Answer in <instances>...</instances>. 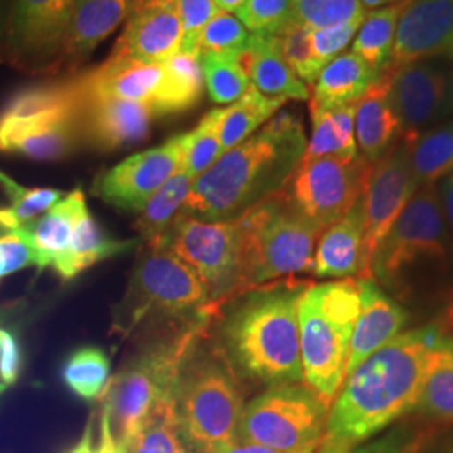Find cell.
<instances>
[{
    "label": "cell",
    "mask_w": 453,
    "mask_h": 453,
    "mask_svg": "<svg viewBox=\"0 0 453 453\" xmlns=\"http://www.w3.org/2000/svg\"><path fill=\"white\" fill-rule=\"evenodd\" d=\"M294 0H245L237 19L250 34H279L291 22Z\"/></svg>",
    "instance_id": "cell-44"
},
{
    "label": "cell",
    "mask_w": 453,
    "mask_h": 453,
    "mask_svg": "<svg viewBox=\"0 0 453 453\" xmlns=\"http://www.w3.org/2000/svg\"><path fill=\"white\" fill-rule=\"evenodd\" d=\"M250 33L245 29L242 22L230 12L219 11L211 17V22L202 29L196 41V52L241 58L249 46Z\"/></svg>",
    "instance_id": "cell-42"
},
{
    "label": "cell",
    "mask_w": 453,
    "mask_h": 453,
    "mask_svg": "<svg viewBox=\"0 0 453 453\" xmlns=\"http://www.w3.org/2000/svg\"><path fill=\"white\" fill-rule=\"evenodd\" d=\"M306 145L301 119L277 114L195 180L181 213L207 222L239 219L288 187Z\"/></svg>",
    "instance_id": "cell-3"
},
{
    "label": "cell",
    "mask_w": 453,
    "mask_h": 453,
    "mask_svg": "<svg viewBox=\"0 0 453 453\" xmlns=\"http://www.w3.org/2000/svg\"><path fill=\"white\" fill-rule=\"evenodd\" d=\"M405 142H398L378 162L370 163L361 195L365 220V267L370 279L376 249L418 190Z\"/></svg>",
    "instance_id": "cell-15"
},
{
    "label": "cell",
    "mask_w": 453,
    "mask_h": 453,
    "mask_svg": "<svg viewBox=\"0 0 453 453\" xmlns=\"http://www.w3.org/2000/svg\"><path fill=\"white\" fill-rule=\"evenodd\" d=\"M445 341L437 327L403 331L348 372L314 453H353L411 413Z\"/></svg>",
    "instance_id": "cell-1"
},
{
    "label": "cell",
    "mask_w": 453,
    "mask_h": 453,
    "mask_svg": "<svg viewBox=\"0 0 453 453\" xmlns=\"http://www.w3.org/2000/svg\"><path fill=\"white\" fill-rule=\"evenodd\" d=\"M368 9L359 0H294V22L308 29H323L344 22L365 20Z\"/></svg>",
    "instance_id": "cell-43"
},
{
    "label": "cell",
    "mask_w": 453,
    "mask_h": 453,
    "mask_svg": "<svg viewBox=\"0 0 453 453\" xmlns=\"http://www.w3.org/2000/svg\"><path fill=\"white\" fill-rule=\"evenodd\" d=\"M7 388H9V387L0 380V400H2V396H4V393L7 391Z\"/></svg>",
    "instance_id": "cell-57"
},
{
    "label": "cell",
    "mask_w": 453,
    "mask_h": 453,
    "mask_svg": "<svg viewBox=\"0 0 453 453\" xmlns=\"http://www.w3.org/2000/svg\"><path fill=\"white\" fill-rule=\"evenodd\" d=\"M453 48V0H411L400 17L385 69L445 58Z\"/></svg>",
    "instance_id": "cell-19"
},
{
    "label": "cell",
    "mask_w": 453,
    "mask_h": 453,
    "mask_svg": "<svg viewBox=\"0 0 453 453\" xmlns=\"http://www.w3.org/2000/svg\"><path fill=\"white\" fill-rule=\"evenodd\" d=\"M357 104L353 103L338 108L309 106L311 138L303 160L321 157L355 158L359 155L355 136Z\"/></svg>",
    "instance_id": "cell-30"
},
{
    "label": "cell",
    "mask_w": 453,
    "mask_h": 453,
    "mask_svg": "<svg viewBox=\"0 0 453 453\" xmlns=\"http://www.w3.org/2000/svg\"><path fill=\"white\" fill-rule=\"evenodd\" d=\"M357 280L361 292V311L351 340L346 374L353 372L380 348L388 344L389 341L402 334L410 321L408 311L380 284H376L372 279L357 277Z\"/></svg>",
    "instance_id": "cell-21"
},
{
    "label": "cell",
    "mask_w": 453,
    "mask_h": 453,
    "mask_svg": "<svg viewBox=\"0 0 453 453\" xmlns=\"http://www.w3.org/2000/svg\"><path fill=\"white\" fill-rule=\"evenodd\" d=\"M368 11L370 9H381V7H387V5H391V4H396V2H402V0H359Z\"/></svg>",
    "instance_id": "cell-56"
},
{
    "label": "cell",
    "mask_w": 453,
    "mask_h": 453,
    "mask_svg": "<svg viewBox=\"0 0 453 453\" xmlns=\"http://www.w3.org/2000/svg\"><path fill=\"white\" fill-rule=\"evenodd\" d=\"M423 417L453 423V340L447 338L415 406Z\"/></svg>",
    "instance_id": "cell-38"
},
{
    "label": "cell",
    "mask_w": 453,
    "mask_h": 453,
    "mask_svg": "<svg viewBox=\"0 0 453 453\" xmlns=\"http://www.w3.org/2000/svg\"><path fill=\"white\" fill-rule=\"evenodd\" d=\"M173 398L188 450L211 453L239 435L245 408L242 381L211 340V331L185 357Z\"/></svg>",
    "instance_id": "cell-5"
},
{
    "label": "cell",
    "mask_w": 453,
    "mask_h": 453,
    "mask_svg": "<svg viewBox=\"0 0 453 453\" xmlns=\"http://www.w3.org/2000/svg\"><path fill=\"white\" fill-rule=\"evenodd\" d=\"M286 104L284 99L260 95L254 86L232 106L224 108L220 140L224 153L241 145L249 136L259 131Z\"/></svg>",
    "instance_id": "cell-35"
},
{
    "label": "cell",
    "mask_w": 453,
    "mask_h": 453,
    "mask_svg": "<svg viewBox=\"0 0 453 453\" xmlns=\"http://www.w3.org/2000/svg\"><path fill=\"white\" fill-rule=\"evenodd\" d=\"M449 264L447 217L437 185L420 187L374 252L370 279L396 297L411 296Z\"/></svg>",
    "instance_id": "cell-10"
},
{
    "label": "cell",
    "mask_w": 453,
    "mask_h": 453,
    "mask_svg": "<svg viewBox=\"0 0 453 453\" xmlns=\"http://www.w3.org/2000/svg\"><path fill=\"white\" fill-rule=\"evenodd\" d=\"M417 440L413 432L395 426L388 434L378 435L365 445L357 447L353 453H413Z\"/></svg>",
    "instance_id": "cell-50"
},
{
    "label": "cell",
    "mask_w": 453,
    "mask_h": 453,
    "mask_svg": "<svg viewBox=\"0 0 453 453\" xmlns=\"http://www.w3.org/2000/svg\"><path fill=\"white\" fill-rule=\"evenodd\" d=\"M125 453H188L180 432L175 398L160 406L127 445Z\"/></svg>",
    "instance_id": "cell-39"
},
{
    "label": "cell",
    "mask_w": 453,
    "mask_h": 453,
    "mask_svg": "<svg viewBox=\"0 0 453 453\" xmlns=\"http://www.w3.org/2000/svg\"><path fill=\"white\" fill-rule=\"evenodd\" d=\"M82 93L143 103L148 106L163 80V63L110 56L95 69L74 74Z\"/></svg>",
    "instance_id": "cell-23"
},
{
    "label": "cell",
    "mask_w": 453,
    "mask_h": 453,
    "mask_svg": "<svg viewBox=\"0 0 453 453\" xmlns=\"http://www.w3.org/2000/svg\"><path fill=\"white\" fill-rule=\"evenodd\" d=\"M284 59L291 65L297 78L311 86L318 78L319 71L314 65L311 50V29L297 22H291L286 29L275 34Z\"/></svg>",
    "instance_id": "cell-45"
},
{
    "label": "cell",
    "mask_w": 453,
    "mask_h": 453,
    "mask_svg": "<svg viewBox=\"0 0 453 453\" xmlns=\"http://www.w3.org/2000/svg\"><path fill=\"white\" fill-rule=\"evenodd\" d=\"M188 133L134 153L97 177L93 194L119 211H140L165 181L185 168Z\"/></svg>",
    "instance_id": "cell-16"
},
{
    "label": "cell",
    "mask_w": 453,
    "mask_h": 453,
    "mask_svg": "<svg viewBox=\"0 0 453 453\" xmlns=\"http://www.w3.org/2000/svg\"><path fill=\"white\" fill-rule=\"evenodd\" d=\"M20 346L16 334L0 324V380L12 387L20 372Z\"/></svg>",
    "instance_id": "cell-51"
},
{
    "label": "cell",
    "mask_w": 453,
    "mask_h": 453,
    "mask_svg": "<svg viewBox=\"0 0 453 453\" xmlns=\"http://www.w3.org/2000/svg\"><path fill=\"white\" fill-rule=\"evenodd\" d=\"M33 265L37 267V256L26 237L17 232L0 235V279Z\"/></svg>",
    "instance_id": "cell-48"
},
{
    "label": "cell",
    "mask_w": 453,
    "mask_h": 453,
    "mask_svg": "<svg viewBox=\"0 0 453 453\" xmlns=\"http://www.w3.org/2000/svg\"><path fill=\"white\" fill-rule=\"evenodd\" d=\"M245 0H213L215 7L222 12H237V9L242 5Z\"/></svg>",
    "instance_id": "cell-55"
},
{
    "label": "cell",
    "mask_w": 453,
    "mask_h": 453,
    "mask_svg": "<svg viewBox=\"0 0 453 453\" xmlns=\"http://www.w3.org/2000/svg\"><path fill=\"white\" fill-rule=\"evenodd\" d=\"M183 260L219 308L242 294V243L237 220L207 222L179 215L157 243Z\"/></svg>",
    "instance_id": "cell-12"
},
{
    "label": "cell",
    "mask_w": 453,
    "mask_h": 453,
    "mask_svg": "<svg viewBox=\"0 0 453 453\" xmlns=\"http://www.w3.org/2000/svg\"><path fill=\"white\" fill-rule=\"evenodd\" d=\"M220 309L183 260L166 247L146 245L131 273L128 289L114 308L111 329L127 340L140 329L158 324L162 331L207 327Z\"/></svg>",
    "instance_id": "cell-4"
},
{
    "label": "cell",
    "mask_w": 453,
    "mask_h": 453,
    "mask_svg": "<svg viewBox=\"0 0 453 453\" xmlns=\"http://www.w3.org/2000/svg\"><path fill=\"white\" fill-rule=\"evenodd\" d=\"M183 27V52H196V41L202 29L209 24L211 17L219 12L213 0H175Z\"/></svg>",
    "instance_id": "cell-47"
},
{
    "label": "cell",
    "mask_w": 453,
    "mask_h": 453,
    "mask_svg": "<svg viewBox=\"0 0 453 453\" xmlns=\"http://www.w3.org/2000/svg\"><path fill=\"white\" fill-rule=\"evenodd\" d=\"M389 73V97L402 123V142L411 143L453 116L450 80L428 61L385 69Z\"/></svg>",
    "instance_id": "cell-17"
},
{
    "label": "cell",
    "mask_w": 453,
    "mask_h": 453,
    "mask_svg": "<svg viewBox=\"0 0 453 453\" xmlns=\"http://www.w3.org/2000/svg\"><path fill=\"white\" fill-rule=\"evenodd\" d=\"M361 22L363 20H355L323 29H311V50L318 71H321L324 65H329L342 52H346V48L353 44Z\"/></svg>",
    "instance_id": "cell-46"
},
{
    "label": "cell",
    "mask_w": 453,
    "mask_h": 453,
    "mask_svg": "<svg viewBox=\"0 0 453 453\" xmlns=\"http://www.w3.org/2000/svg\"><path fill=\"white\" fill-rule=\"evenodd\" d=\"M111 361L96 346H84L71 353L63 366L67 388L82 400H97L110 381Z\"/></svg>",
    "instance_id": "cell-36"
},
{
    "label": "cell",
    "mask_w": 453,
    "mask_h": 453,
    "mask_svg": "<svg viewBox=\"0 0 453 453\" xmlns=\"http://www.w3.org/2000/svg\"><path fill=\"white\" fill-rule=\"evenodd\" d=\"M69 453H125V449L116 441L108 415L101 410L99 428L95 432V418L91 417L80 441L69 450Z\"/></svg>",
    "instance_id": "cell-49"
},
{
    "label": "cell",
    "mask_w": 453,
    "mask_h": 453,
    "mask_svg": "<svg viewBox=\"0 0 453 453\" xmlns=\"http://www.w3.org/2000/svg\"><path fill=\"white\" fill-rule=\"evenodd\" d=\"M12 0H0V65H7V39Z\"/></svg>",
    "instance_id": "cell-53"
},
{
    "label": "cell",
    "mask_w": 453,
    "mask_h": 453,
    "mask_svg": "<svg viewBox=\"0 0 453 453\" xmlns=\"http://www.w3.org/2000/svg\"><path fill=\"white\" fill-rule=\"evenodd\" d=\"M138 242L140 239H130V241L111 239L101 226H97L95 217L91 215V211L86 205L78 215L69 252H67L63 269L59 271V275L65 280L74 279L86 269L96 265L101 260L128 252L133 247H136Z\"/></svg>",
    "instance_id": "cell-31"
},
{
    "label": "cell",
    "mask_w": 453,
    "mask_h": 453,
    "mask_svg": "<svg viewBox=\"0 0 453 453\" xmlns=\"http://www.w3.org/2000/svg\"><path fill=\"white\" fill-rule=\"evenodd\" d=\"M306 288L286 279L242 292L220 309L211 340L241 381L265 388L303 381L297 314Z\"/></svg>",
    "instance_id": "cell-2"
},
{
    "label": "cell",
    "mask_w": 453,
    "mask_h": 453,
    "mask_svg": "<svg viewBox=\"0 0 453 453\" xmlns=\"http://www.w3.org/2000/svg\"><path fill=\"white\" fill-rule=\"evenodd\" d=\"M440 196H441L445 217L449 219V222L453 226V172L441 181V195Z\"/></svg>",
    "instance_id": "cell-54"
},
{
    "label": "cell",
    "mask_w": 453,
    "mask_h": 453,
    "mask_svg": "<svg viewBox=\"0 0 453 453\" xmlns=\"http://www.w3.org/2000/svg\"><path fill=\"white\" fill-rule=\"evenodd\" d=\"M355 136L357 153L368 163L383 158L402 140V123L389 97L388 71H383L357 101Z\"/></svg>",
    "instance_id": "cell-27"
},
{
    "label": "cell",
    "mask_w": 453,
    "mask_h": 453,
    "mask_svg": "<svg viewBox=\"0 0 453 453\" xmlns=\"http://www.w3.org/2000/svg\"><path fill=\"white\" fill-rule=\"evenodd\" d=\"M0 187L9 196L11 207L0 209V228L5 232L16 230L34 219L41 217L49 209H52L65 192L58 188H29L0 170Z\"/></svg>",
    "instance_id": "cell-37"
},
{
    "label": "cell",
    "mask_w": 453,
    "mask_h": 453,
    "mask_svg": "<svg viewBox=\"0 0 453 453\" xmlns=\"http://www.w3.org/2000/svg\"><path fill=\"white\" fill-rule=\"evenodd\" d=\"M410 2L411 0H402L368 12L353 39L351 52L374 69L385 71L395 44L400 17Z\"/></svg>",
    "instance_id": "cell-34"
},
{
    "label": "cell",
    "mask_w": 453,
    "mask_h": 453,
    "mask_svg": "<svg viewBox=\"0 0 453 453\" xmlns=\"http://www.w3.org/2000/svg\"><path fill=\"white\" fill-rule=\"evenodd\" d=\"M447 453H453V447H452V449H450V450H449V452H447Z\"/></svg>",
    "instance_id": "cell-59"
},
{
    "label": "cell",
    "mask_w": 453,
    "mask_h": 453,
    "mask_svg": "<svg viewBox=\"0 0 453 453\" xmlns=\"http://www.w3.org/2000/svg\"><path fill=\"white\" fill-rule=\"evenodd\" d=\"M250 84L260 95L288 101H309L311 91L284 59L275 34H250L249 46L241 54Z\"/></svg>",
    "instance_id": "cell-25"
},
{
    "label": "cell",
    "mask_w": 453,
    "mask_h": 453,
    "mask_svg": "<svg viewBox=\"0 0 453 453\" xmlns=\"http://www.w3.org/2000/svg\"><path fill=\"white\" fill-rule=\"evenodd\" d=\"M203 88L205 82L198 54L180 50L163 61V80L148 108L155 118L185 113L200 103Z\"/></svg>",
    "instance_id": "cell-29"
},
{
    "label": "cell",
    "mask_w": 453,
    "mask_h": 453,
    "mask_svg": "<svg viewBox=\"0 0 453 453\" xmlns=\"http://www.w3.org/2000/svg\"><path fill=\"white\" fill-rule=\"evenodd\" d=\"M224 108L205 114L194 131H188V150L185 158V172L196 180L217 162L224 150L220 140V127Z\"/></svg>",
    "instance_id": "cell-41"
},
{
    "label": "cell",
    "mask_w": 453,
    "mask_h": 453,
    "mask_svg": "<svg viewBox=\"0 0 453 453\" xmlns=\"http://www.w3.org/2000/svg\"><path fill=\"white\" fill-rule=\"evenodd\" d=\"M312 274L319 279L366 277L365 267V220L361 198L338 222L324 228L316 243Z\"/></svg>",
    "instance_id": "cell-24"
},
{
    "label": "cell",
    "mask_w": 453,
    "mask_h": 453,
    "mask_svg": "<svg viewBox=\"0 0 453 453\" xmlns=\"http://www.w3.org/2000/svg\"><path fill=\"white\" fill-rule=\"evenodd\" d=\"M327 413L329 405L303 381L273 387L245 403L237 437L277 452L316 450Z\"/></svg>",
    "instance_id": "cell-11"
},
{
    "label": "cell",
    "mask_w": 453,
    "mask_h": 453,
    "mask_svg": "<svg viewBox=\"0 0 453 453\" xmlns=\"http://www.w3.org/2000/svg\"><path fill=\"white\" fill-rule=\"evenodd\" d=\"M181 44L183 27L175 2H134L111 56L163 63L179 54Z\"/></svg>",
    "instance_id": "cell-20"
},
{
    "label": "cell",
    "mask_w": 453,
    "mask_h": 453,
    "mask_svg": "<svg viewBox=\"0 0 453 453\" xmlns=\"http://www.w3.org/2000/svg\"><path fill=\"white\" fill-rule=\"evenodd\" d=\"M242 292L312 273L321 228L292 207L286 188L239 219Z\"/></svg>",
    "instance_id": "cell-9"
},
{
    "label": "cell",
    "mask_w": 453,
    "mask_h": 453,
    "mask_svg": "<svg viewBox=\"0 0 453 453\" xmlns=\"http://www.w3.org/2000/svg\"><path fill=\"white\" fill-rule=\"evenodd\" d=\"M355 52H342L329 65H324L318 78L311 84L309 106L338 108L357 103L381 76Z\"/></svg>",
    "instance_id": "cell-28"
},
{
    "label": "cell",
    "mask_w": 453,
    "mask_h": 453,
    "mask_svg": "<svg viewBox=\"0 0 453 453\" xmlns=\"http://www.w3.org/2000/svg\"><path fill=\"white\" fill-rule=\"evenodd\" d=\"M359 311L361 292L355 277L312 284L299 299L303 383L329 408L346 378Z\"/></svg>",
    "instance_id": "cell-7"
},
{
    "label": "cell",
    "mask_w": 453,
    "mask_h": 453,
    "mask_svg": "<svg viewBox=\"0 0 453 453\" xmlns=\"http://www.w3.org/2000/svg\"><path fill=\"white\" fill-rule=\"evenodd\" d=\"M449 80H450V95H452V103H453V71H452V74H450V78H449Z\"/></svg>",
    "instance_id": "cell-58"
},
{
    "label": "cell",
    "mask_w": 453,
    "mask_h": 453,
    "mask_svg": "<svg viewBox=\"0 0 453 453\" xmlns=\"http://www.w3.org/2000/svg\"><path fill=\"white\" fill-rule=\"evenodd\" d=\"M74 78V76H73ZM76 82V78H74ZM80 95V130L82 145L99 151H114L145 142L150 134L153 113L143 103Z\"/></svg>",
    "instance_id": "cell-18"
},
{
    "label": "cell",
    "mask_w": 453,
    "mask_h": 453,
    "mask_svg": "<svg viewBox=\"0 0 453 453\" xmlns=\"http://www.w3.org/2000/svg\"><path fill=\"white\" fill-rule=\"evenodd\" d=\"M195 180L181 168L172 179L151 195L145 207L138 211L136 230L146 245H157L162 241L168 226L181 215L185 202L190 194Z\"/></svg>",
    "instance_id": "cell-32"
},
{
    "label": "cell",
    "mask_w": 453,
    "mask_h": 453,
    "mask_svg": "<svg viewBox=\"0 0 453 453\" xmlns=\"http://www.w3.org/2000/svg\"><path fill=\"white\" fill-rule=\"evenodd\" d=\"M84 207L86 198L82 190L78 188L65 195L52 209H49L41 217L17 226L16 230L11 232L20 234L33 245L39 269L50 267L59 274L69 252L78 215Z\"/></svg>",
    "instance_id": "cell-26"
},
{
    "label": "cell",
    "mask_w": 453,
    "mask_h": 453,
    "mask_svg": "<svg viewBox=\"0 0 453 453\" xmlns=\"http://www.w3.org/2000/svg\"><path fill=\"white\" fill-rule=\"evenodd\" d=\"M368 168L370 163L361 155L301 160L286 194L296 211L324 230L355 207L363 195Z\"/></svg>",
    "instance_id": "cell-13"
},
{
    "label": "cell",
    "mask_w": 453,
    "mask_h": 453,
    "mask_svg": "<svg viewBox=\"0 0 453 453\" xmlns=\"http://www.w3.org/2000/svg\"><path fill=\"white\" fill-rule=\"evenodd\" d=\"M203 82L217 104H232L252 88L239 58L200 54Z\"/></svg>",
    "instance_id": "cell-40"
},
{
    "label": "cell",
    "mask_w": 453,
    "mask_h": 453,
    "mask_svg": "<svg viewBox=\"0 0 453 453\" xmlns=\"http://www.w3.org/2000/svg\"><path fill=\"white\" fill-rule=\"evenodd\" d=\"M134 0H76L65 29L58 71L73 69L130 16Z\"/></svg>",
    "instance_id": "cell-22"
},
{
    "label": "cell",
    "mask_w": 453,
    "mask_h": 453,
    "mask_svg": "<svg viewBox=\"0 0 453 453\" xmlns=\"http://www.w3.org/2000/svg\"><path fill=\"white\" fill-rule=\"evenodd\" d=\"M314 449H309V450H303V452L297 453H314ZM211 453H282L277 452L274 449H269V447H264L259 443H252V441H247L242 438H234L232 441H228L226 445L219 447L217 450H213Z\"/></svg>",
    "instance_id": "cell-52"
},
{
    "label": "cell",
    "mask_w": 453,
    "mask_h": 453,
    "mask_svg": "<svg viewBox=\"0 0 453 453\" xmlns=\"http://www.w3.org/2000/svg\"><path fill=\"white\" fill-rule=\"evenodd\" d=\"M211 327L160 331L110 378L101 395V410L123 449L160 406L173 400L185 357Z\"/></svg>",
    "instance_id": "cell-6"
},
{
    "label": "cell",
    "mask_w": 453,
    "mask_h": 453,
    "mask_svg": "<svg viewBox=\"0 0 453 453\" xmlns=\"http://www.w3.org/2000/svg\"><path fill=\"white\" fill-rule=\"evenodd\" d=\"M406 145L418 187L437 185L453 172V118L423 131Z\"/></svg>",
    "instance_id": "cell-33"
},
{
    "label": "cell",
    "mask_w": 453,
    "mask_h": 453,
    "mask_svg": "<svg viewBox=\"0 0 453 453\" xmlns=\"http://www.w3.org/2000/svg\"><path fill=\"white\" fill-rule=\"evenodd\" d=\"M73 74L19 89L0 110V153L56 162L81 146Z\"/></svg>",
    "instance_id": "cell-8"
},
{
    "label": "cell",
    "mask_w": 453,
    "mask_h": 453,
    "mask_svg": "<svg viewBox=\"0 0 453 453\" xmlns=\"http://www.w3.org/2000/svg\"><path fill=\"white\" fill-rule=\"evenodd\" d=\"M76 0H12L7 65L27 73H56Z\"/></svg>",
    "instance_id": "cell-14"
}]
</instances>
